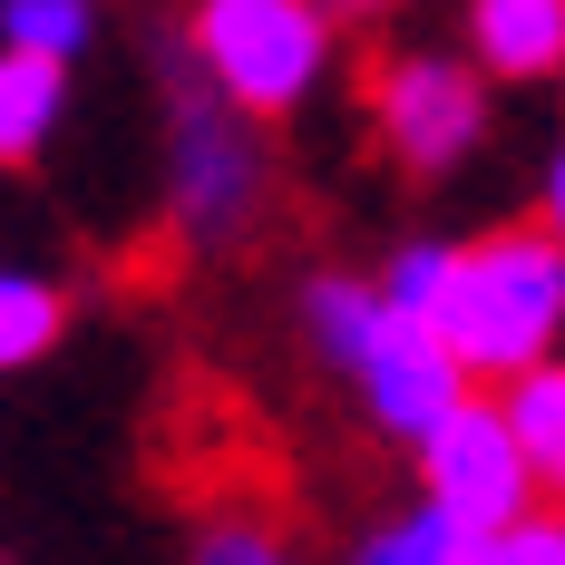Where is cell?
<instances>
[{
    "instance_id": "1",
    "label": "cell",
    "mask_w": 565,
    "mask_h": 565,
    "mask_svg": "<svg viewBox=\"0 0 565 565\" xmlns=\"http://www.w3.org/2000/svg\"><path fill=\"white\" fill-rule=\"evenodd\" d=\"M429 322L449 332V351L478 381H516L536 371L565 332V234L556 225H516L449 254V274L429 292Z\"/></svg>"
},
{
    "instance_id": "2",
    "label": "cell",
    "mask_w": 565,
    "mask_h": 565,
    "mask_svg": "<svg viewBox=\"0 0 565 565\" xmlns=\"http://www.w3.org/2000/svg\"><path fill=\"white\" fill-rule=\"evenodd\" d=\"M322 58H332L322 0H205L195 10V68L254 117L302 108V88L322 78Z\"/></svg>"
},
{
    "instance_id": "3",
    "label": "cell",
    "mask_w": 565,
    "mask_h": 565,
    "mask_svg": "<svg viewBox=\"0 0 565 565\" xmlns=\"http://www.w3.org/2000/svg\"><path fill=\"white\" fill-rule=\"evenodd\" d=\"M341 371L361 381L371 419H381L391 439H429L458 399H468V381H478V371L449 351V332H439L429 312L391 302V292H381V312L361 322V341H351V361H341Z\"/></svg>"
},
{
    "instance_id": "4",
    "label": "cell",
    "mask_w": 565,
    "mask_h": 565,
    "mask_svg": "<svg viewBox=\"0 0 565 565\" xmlns=\"http://www.w3.org/2000/svg\"><path fill=\"white\" fill-rule=\"evenodd\" d=\"M254 108H234L215 78H185L167 117L175 147V215L185 234H244V215L264 205V147H254Z\"/></svg>"
},
{
    "instance_id": "5",
    "label": "cell",
    "mask_w": 565,
    "mask_h": 565,
    "mask_svg": "<svg viewBox=\"0 0 565 565\" xmlns=\"http://www.w3.org/2000/svg\"><path fill=\"white\" fill-rule=\"evenodd\" d=\"M419 468H429V498L458 508L468 526H488V536L536 508V468H526V439H516L508 399H458L419 439Z\"/></svg>"
},
{
    "instance_id": "6",
    "label": "cell",
    "mask_w": 565,
    "mask_h": 565,
    "mask_svg": "<svg viewBox=\"0 0 565 565\" xmlns=\"http://www.w3.org/2000/svg\"><path fill=\"white\" fill-rule=\"evenodd\" d=\"M371 117H381V137H391L399 167L439 175V167H458V157L478 147L488 88H478L458 58H391V68L371 78Z\"/></svg>"
},
{
    "instance_id": "7",
    "label": "cell",
    "mask_w": 565,
    "mask_h": 565,
    "mask_svg": "<svg viewBox=\"0 0 565 565\" xmlns=\"http://www.w3.org/2000/svg\"><path fill=\"white\" fill-rule=\"evenodd\" d=\"M468 50L498 78H556L565 68V0H468Z\"/></svg>"
},
{
    "instance_id": "8",
    "label": "cell",
    "mask_w": 565,
    "mask_h": 565,
    "mask_svg": "<svg viewBox=\"0 0 565 565\" xmlns=\"http://www.w3.org/2000/svg\"><path fill=\"white\" fill-rule=\"evenodd\" d=\"M58 98H68L58 58H40V50H10V40H0V167H30V157L50 147Z\"/></svg>"
},
{
    "instance_id": "9",
    "label": "cell",
    "mask_w": 565,
    "mask_h": 565,
    "mask_svg": "<svg viewBox=\"0 0 565 565\" xmlns=\"http://www.w3.org/2000/svg\"><path fill=\"white\" fill-rule=\"evenodd\" d=\"M508 419H516V439H526L536 488H546V498H565V361L516 371V381H508Z\"/></svg>"
},
{
    "instance_id": "10",
    "label": "cell",
    "mask_w": 565,
    "mask_h": 565,
    "mask_svg": "<svg viewBox=\"0 0 565 565\" xmlns=\"http://www.w3.org/2000/svg\"><path fill=\"white\" fill-rule=\"evenodd\" d=\"M361 556H371V565H488V526H468L458 508H439V498H429L419 516L381 526Z\"/></svg>"
},
{
    "instance_id": "11",
    "label": "cell",
    "mask_w": 565,
    "mask_h": 565,
    "mask_svg": "<svg viewBox=\"0 0 565 565\" xmlns=\"http://www.w3.org/2000/svg\"><path fill=\"white\" fill-rule=\"evenodd\" d=\"M68 322V302H58L40 274H0V371H20V361H40Z\"/></svg>"
},
{
    "instance_id": "12",
    "label": "cell",
    "mask_w": 565,
    "mask_h": 565,
    "mask_svg": "<svg viewBox=\"0 0 565 565\" xmlns=\"http://www.w3.org/2000/svg\"><path fill=\"white\" fill-rule=\"evenodd\" d=\"M0 40L40 58H78L88 50V0H0Z\"/></svg>"
},
{
    "instance_id": "13",
    "label": "cell",
    "mask_w": 565,
    "mask_h": 565,
    "mask_svg": "<svg viewBox=\"0 0 565 565\" xmlns=\"http://www.w3.org/2000/svg\"><path fill=\"white\" fill-rule=\"evenodd\" d=\"M371 312H381V292H371V282H312V341H322L332 361H351V341H361Z\"/></svg>"
},
{
    "instance_id": "14",
    "label": "cell",
    "mask_w": 565,
    "mask_h": 565,
    "mask_svg": "<svg viewBox=\"0 0 565 565\" xmlns=\"http://www.w3.org/2000/svg\"><path fill=\"white\" fill-rule=\"evenodd\" d=\"M488 565H565V498L556 508H526L488 536Z\"/></svg>"
},
{
    "instance_id": "15",
    "label": "cell",
    "mask_w": 565,
    "mask_h": 565,
    "mask_svg": "<svg viewBox=\"0 0 565 565\" xmlns=\"http://www.w3.org/2000/svg\"><path fill=\"white\" fill-rule=\"evenodd\" d=\"M195 556H215V565H264L274 556V526L264 516H225V526H205V546Z\"/></svg>"
},
{
    "instance_id": "16",
    "label": "cell",
    "mask_w": 565,
    "mask_h": 565,
    "mask_svg": "<svg viewBox=\"0 0 565 565\" xmlns=\"http://www.w3.org/2000/svg\"><path fill=\"white\" fill-rule=\"evenodd\" d=\"M546 225L565 234V157H556V167H546Z\"/></svg>"
},
{
    "instance_id": "17",
    "label": "cell",
    "mask_w": 565,
    "mask_h": 565,
    "mask_svg": "<svg viewBox=\"0 0 565 565\" xmlns=\"http://www.w3.org/2000/svg\"><path fill=\"white\" fill-rule=\"evenodd\" d=\"M332 10H399V0H332Z\"/></svg>"
}]
</instances>
